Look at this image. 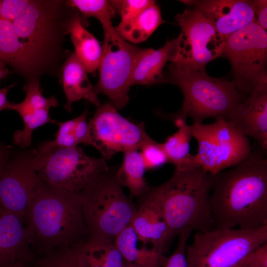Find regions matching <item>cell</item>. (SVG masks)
Here are the masks:
<instances>
[{
  "mask_svg": "<svg viewBox=\"0 0 267 267\" xmlns=\"http://www.w3.org/2000/svg\"><path fill=\"white\" fill-rule=\"evenodd\" d=\"M214 228L251 229L267 224V160L251 151L233 169L214 176Z\"/></svg>",
  "mask_w": 267,
  "mask_h": 267,
  "instance_id": "cell-1",
  "label": "cell"
},
{
  "mask_svg": "<svg viewBox=\"0 0 267 267\" xmlns=\"http://www.w3.org/2000/svg\"><path fill=\"white\" fill-rule=\"evenodd\" d=\"M82 195L41 179L28 205L24 223L34 257L71 247L88 238Z\"/></svg>",
  "mask_w": 267,
  "mask_h": 267,
  "instance_id": "cell-2",
  "label": "cell"
},
{
  "mask_svg": "<svg viewBox=\"0 0 267 267\" xmlns=\"http://www.w3.org/2000/svg\"><path fill=\"white\" fill-rule=\"evenodd\" d=\"M213 178L198 167L175 169L167 181L149 187L142 195L158 206L174 238L184 232L205 231L214 228L210 203Z\"/></svg>",
  "mask_w": 267,
  "mask_h": 267,
  "instance_id": "cell-3",
  "label": "cell"
},
{
  "mask_svg": "<svg viewBox=\"0 0 267 267\" xmlns=\"http://www.w3.org/2000/svg\"><path fill=\"white\" fill-rule=\"evenodd\" d=\"M164 75L165 83L177 86L183 96L179 111L165 114L172 120L190 117L193 124H198L214 118L230 122L245 99L233 81L213 78L205 70L188 69L171 62Z\"/></svg>",
  "mask_w": 267,
  "mask_h": 267,
  "instance_id": "cell-4",
  "label": "cell"
},
{
  "mask_svg": "<svg viewBox=\"0 0 267 267\" xmlns=\"http://www.w3.org/2000/svg\"><path fill=\"white\" fill-rule=\"evenodd\" d=\"M117 170L109 168L81 192L89 239L114 242L130 224L136 210L117 179Z\"/></svg>",
  "mask_w": 267,
  "mask_h": 267,
  "instance_id": "cell-5",
  "label": "cell"
},
{
  "mask_svg": "<svg viewBox=\"0 0 267 267\" xmlns=\"http://www.w3.org/2000/svg\"><path fill=\"white\" fill-rule=\"evenodd\" d=\"M267 242V224L251 229L216 228L196 231L187 244V267H233Z\"/></svg>",
  "mask_w": 267,
  "mask_h": 267,
  "instance_id": "cell-6",
  "label": "cell"
},
{
  "mask_svg": "<svg viewBox=\"0 0 267 267\" xmlns=\"http://www.w3.org/2000/svg\"><path fill=\"white\" fill-rule=\"evenodd\" d=\"M198 143L196 165L212 176L240 164L252 150L248 138L232 123L222 119L211 124L190 125Z\"/></svg>",
  "mask_w": 267,
  "mask_h": 267,
  "instance_id": "cell-7",
  "label": "cell"
},
{
  "mask_svg": "<svg viewBox=\"0 0 267 267\" xmlns=\"http://www.w3.org/2000/svg\"><path fill=\"white\" fill-rule=\"evenodd\" d=\"M33 166L42 180L74 192H82L109 169L104 158L88 156L77 146L55 148L44 154L36 152Z\"/></svg>",
  "mask_w": 267,
  "mask_h": 267,
  "instance_id": "cell-8",
  "label": "cell"
},
{
  "mask_svg": "<svg viewBox=\"0 0 267 267\" xmlns=\"http://www.w3.org/2000/svg\"><path fill=\"white\" fill-rule=\"evenodd\" d=\"M222 55L229 61L233 82L241 93L250 94L267 83V31L254 22L225 38Z\"/></svg>",
  "mask_w": 267,
  "mask_h": 267,
  "instance_id": "cell-9",
  "label": "cell"
},
{
  "mask_svg": "<svg viewBox=\"0 0 267 267\" xmlns=\"http://www.w3.org/2000/svg\"><path fill=\"white\" fill-rule=\"evenodd\" d=\"M102 28V54L98 68L99 78L94 88L97 94L106 95L117 110L121 109L129 101L133 68L141 48L123 39L112 24Z\"/></svg>",
  "mask_w": 267,
  "mask_h": 267,
  "instance_id": "cell-10",
  "label": "cell"
},
{
  "mask_svg": "<svg viewBox=\"0 0 267 267\" xmlns=\"http://www.w3.org/2000/svg\"><path fill=\"white\" fill-rule=\"evenodd\" d=\"M176 20L181 32L171 62L188 69L205 70L210 61L222 55L225 38L201 11L193 7L177 14Z\"/></svg>",
  "mask_w": 267,
  "mask_h": 267,
  "instance_id": "cell-11",
  "label": "cell"
},
{
  "mask_svg": "<svg viewBox=\"0 0 267 267\" xmlns=\"http://www.w3.org/2000/svg\"><path fill=\"white\" fill-rule=\"evenodd\" d=\"M89 124L91 145L105 160L120 152L140 149L152 139L143 123H135L124 118L110 102L97 106Z\"/></svg>",
  "mask_w": 267,
  "mask_h": 267,
  "instance_id": "cell-12",
  "label": "cell"
},
{
  "mask_svg": "<svg viewBox=\"0 0 267 267\" xmlns=\"http://www.w3.org/2000/svg\"><path fill=\"white\" fill-rule=\"evenodd\" d=\"M56 2L30 0L24 12L12 22L18 37L43 68L53 57L58 45Z\"/></svg>",
  "mask_w": 267,
  "mask_h": 267,
  "instance_id": "cell-13",
  "label": "cell"
},
{
  "mask_svg": "<svg viewBox=\"0 0 267 267\" xmlns=\"http://www.w3.org/2000/svg\"><path fill=\"white\" fill-rule=\"evenodd\" d=\"M36 152L35 148L18 151L0 166V207L23 221L41 180L33 166Z\"/></svg>",
  "mask_w": 267,
  "mask_h": 267,
  "instance_id": "cell-14",
  "label": "cell"
},
{
  "mask_svg": "<svg viewBox=\"0 0 267 267\" xmlns=\"http://www.w3.org/2000/svg\"><path fill=\"white\" fill-rule=\"evenodd\" d=\"M201 11L224 38L254 22L252 1L180 0Z\"/></svg>",
  "mask_w": 267,
  "mask_h": 267,
  "instance_id": "cell-15",
  "label": "cell"
},
{
  "mask_svg": "<svg viewBox=\"0 0 267 267\" xmlns=\"http://www.w3.org/2000/svg\"><path fill=\"white\" fill-rule=\"evenodd\" d=\"M138 205L130 225L142 245L150 244L152 249L164 254L174 238L162 211L151 199L144 195L138 197Z\"/></svg>",
  "mask_w": 267,
  "mask_h": 267,
  "instance_id": "cell-16",
  "label": "cell"
},
{
  "mask_svg": "<svg viewBox=\"0 0 267 267\" xmlns=\"http://www.w3.org/2000/svg\"><path fill=\"white\" fill-rule=\"evenodd\" d=\"M34 257L23 220L0 207V267H13L17 262L29 267Z\"/></svg>",
  "mask_w": 267,
  "mask_h": 267,
  "instance_id": "cell-17",
  "label": "cell"
},
{
  "mask_svg": "<svg viewBox=\"0 0 267 267\" xmlns=\"http://www.w3.org/2000/svg\"><path fill=\"white\" fill-rule=\"evenodd\" d=\"M229 122L267 150V83L259 85L244 100Z\"/></svg>",
  "mask_w": 267,
  "mask_h": 267,
  "instance_id": "cell-18",
  "label": "cell"
},
{
  "mask_svg": "<svg viewBox=\"0 0 267 267\" xmlns=\"http://www.w3.org/2000/svg\"><path fill=\"white\" fill-rule=\"evenodd\" d=\"M177 38L167 41L158 49L140 48L136 56L131 78V85L150 86L165 83L163 72L167 62L174 59Z\"/></svg>",
  "mask_w": 267,
  "mask_h": 267,
  "instance_id": "cell-19",
  "label": "cell"
},
{
  "mask_svg": "<svg viewBox=\"0 0 267 267\" xmlns=\"http://www.w3.org/2000/svg\"><path fill=\"white\" fill-rule=\"evenodd\" d=\"M0 61L29 80L37 79L36 75L43 69L20 40L12 23L2 19H0Z\"/></svg>",
  "mask_w": 267,
  "mask_h": 267,
  "instance_id": "cell-20",
  "label": "cell"
},
{
  "mask_svg": "<svg viewBox=\"0 0 267 267\" xmlns=\"http://www.w3.org/2000/svg\"><path fill=\"white\" fill-rule=\"evenodd\" d=\"M88 72L74 52L69 54L61 67V83L67 102L64 108L72 110V103L85 99L98 106L100 104L94 86L90 82Z\"/></svg>",
  "mask_w": 267,
  "mask_h": 267,
  "instance_id": "cell-21",
  "label": "cell"
},
{
  "mask_svg": "<svg viewBox=\"0 0 267 267\" xmlns=\"http://www.w3.org/2000/svg\"><path fill=\"white\" fill-rule=\"evenodd\" d=\"M65 34H69L75 53L88 73L98 69L102 54V45L84 26L80 13L76 9L67 19Z\"/></svg>",
  "mask_w": 267,
  "mask_h": 267,
  "instance_id": "cell-22",
  "label": "cell"
},
{
  "mask_svg": "<svg viewBox=\"0 0 267 267\" xmlns=\"http://www.w3.org/2000/svg\"><path fill=\"white\" fill-rule=\"evenodd\" d=\"M71 247L80 267H124L126 264L114 242L88 238Z\"/></svg>",
  "mask_w": 267,
  "mask_h": 267,
  "instance_id": "cell-23",
  "label": "cell"
},
{
  "mask_svg": "<svg viewBox=\"0 0 267 267\" xmlns=\"http://www.w3.org/2000/svg\"><path fill=\"white\" fill-rule=\"evenodd\" d=\"M138 242L130 224L116 236L114 242L126 264L137 267H162L164 254L143 245L139 247Z\"/></svg>",
  "mask_w": 267,
  "mask_h": 267,
  "instance_id": "cell-24",
  "label": "cell"
},
{
  "mask_svg": "<svg viewBox=\"0 0 267 267\" xmlns=\"http://www.w3.org/2000/svg\"><path fill=\"white\" fill-rule=\"evenodd\" d=\"M165 22L159 6L155 3L133 19L120 22L114 29L123 39L137 44L146 41Z\"/></svg>",
  "mask_w": 267,
  "mask_h": 267,
  "instance_id": "cell-25",
  "label": "cell"
},
{
  "mask_svg": "<svg viewBox=\"0 0 267 267\" xmlns=\"http://www.w3.org/2000/svg\"><path fill=\"white\" fill-rule=\"evenodd\" d=\"M173 121L178 130L161 143L168 163L174 165L176 169L197 168L194 155L190 152V143L192 137L190 125L187 124L186 120L181 119Z\"/></svg>",
  "mask_w": 267,
  "mask_h": 267,
  "instance_id": "cell-26",
  "label": "cell"
},
{
  "mask_svg": "<svg viewBox=\"0 0 267 267\" xmlns=\"http://www.w3.org/2000/svg\"><path fill=\"white\" fill-rule=\"evenodd\" d=\"M146 170L141 153L137 150L124 152L123 161L117 170L116 178L121 186L127 187L132 197H139L149 187L144 175Z\"/></svg>",
  "mask_w": 267,
  "mask_h": 267,
  "instance_id": "cell-27",
  "label": "cell"
},
{
  "mask_svg": "<svg viewBox=\"0 0 267 267\" xmlns=\"http://www.w3.org/2000/svg\"><path fill=\"white\" fill-rule=\"evenodd\" d=\"M67 2L79 12L85 27L86 19L91 17L98 19L102 27L112 24L111 20L116 12L109 0H71Z\"/></svg>",
  "mask_w": 267,
  "mask_h": 267,
  "instance_id": "cell-28",
  "label": "cell"
},
{
  "mask_svg": "<svg viewBox=\"0 0 267 267\" xmlns=\"http://www.w3.org/2000/svg\"><path fill=\"white\" fill-rule=\"evenodd\" d=\"M49 110H38L23 118V129L14 133L13 143L22 148H27L31 144L32 134L34 130L47 123L55 124L56 121L50 117Z\"/></svg>",
  "mask_w": 267,
  "mask_h": 267,
  "instance_id": "cell-29",
  "label": "cell"
},
{
  "mask_svg": "<svg viewBox=\"0 0 267 267\" xmlns=\"http://www.w3.org/2000/svg\"><path fill=\"white\" fill-rule=\"evenodd\" d=\"M77 122V117L65 122H57L58 130L55 138L50 141H45L40 144L37 150L39 154L46 153L55 148H72L77 146L74 135V129Z\"/></svg>",
  "mask_w": 267,
  "mask_h": 267,
  "instance_id": "cell-30",
  "label": "cell"
},
{
  "mask_svg": "<svg viewBox=\"0 0 267 267\" xmlns=\"http://www.w3.org/2000/svg\"><path fill=\"white\" fill-rule=\"evenodd\" d=\"M29 267H80L71 247L56 249L51 253L35 256Z\"/></svg>",
  "mask_w": 267,
  "mask_h": 267,
  "instance_id": "cell-31",
  "label": "cell"
},
{
  "mask_svg": "<svg viewBox=\"0 0 267 267\" xmlns=\"http://www.w3.org/2000/svg\"><path fill=\"white\" fill-rule=\"evenodd\" d=\"M26 96L24 102L34 109L49 110L58 105L57 99L53 97L46 98L41 92L39 81L37 79L28 81L25 86Z\"/></svg>",
  "mask_w": 267,
  "mask_h": 267,
  "instance_id": "cell-32",
  "label": "cell"
},
{
  "mask_svg": "<svg viewBox=\"0 0 267 267\" xmlns=\"http://www.w3.org/2000/svg\"><path fill=\"white\" fill-rule=\"evenodd\" d=\"M120 17V22L129 21L145 8L155 3L152 0H109Z\"/></svg>",
  "mask_w": 267,
  "mask_h": 267,
  "instance_id": "cell-33",
  "label": "cell"
},
{
  "mask_svg": "<svg viewBox=\"0 0 267 267\" xmlns=\"http://www.w3.org/2000/svg\"><path fill=\"white\" fill-rule=\"evenodd\" d=\"M140 149L146 170L157 169L168 163L161 143L153 139L145 143Z\"/></svg>",
  "mask_w": 267,
  "mask_h": 267,
  "instance_id": "cell-34",
  "label": "cell"
},
{
  "mask_svg": "<svg viewBox=\"0 0 267 267\" xmlns=\"http://www.w3.org/2000/svg\"><path fill=\"white\" fill-rule=\"evenodd\" d=\"M190 234V233L184 232L178 236V243L175 251L169 257L164 256L162 267H187L185 251Z\"/></svg>",
  "mask_w": 267,
  "mask_h": 267,
  "instance_id": "cell-35",
  "label": "cell"
},
{
  "mask_svg": "<svg viewBox=\"0 0 267 267\" xmlns=\"http://www.w3.org/2000/svg\"><path fill=\"white\" fill-rule=\"evenodd\" d=\"M29 2V0H1L0 19L12 23L24 12Z\"/></svg>",
  "mask_w": 267,
  "mask_h": 267,
  "instance_id": "cell-36",
  "label": "cell"
},
{
  "mask_svg": "<svg viewBox=\"0 0 267 267\" xmlns=\"http://www.w3.org/2000/svg\"><path fill=\"white\" fill-rule=\"evenodd\" d=\"M233 267H267V242L247 254Z\"/></svg>",
  "mask_w": 267,
  "mask_h": 267,
  "instance_id": "cell-37",
  "label": "cell"
},
{
  "mask_svg": "<svg viewBox=\"0 0 267 267\" xmlns=\"http://www.w3.org/2000/svg\"><path fill=\"white\" fill-rule=\"evenodd\" d=\"M88 109L86 108L83 112L77 117V122L74 129V135L78 144L83 143L91 145L90 132L87 121Z\"/></svg>",
  "mask_w": 267,
  "mask_h": 267,
  "instance_id": "cell-38",
  "label": "cell"
},
{
  "mask_svg": "<svg viewBox=\"0 0 267 267\" xmlns=\"http://www.w3.org/2000/svg\"><path fill=\"white\" fill-rule=\"evenodd\" d=\"M252 1L254 15V22L267 31V1L266 0Z\"/></svg>",
  "mask_w": 267,
  "mask_h": 267,
  "instance_id": "cell-39",
  "label": "cell"
},
{
  "mask_svg": "<svg viewBox=\"0 0 267 267\" xmlns=\"http://www.w3.org/2000/svg\"><path fill=\"white\" fill-rule=\"evenodd\" d=\"M14 86V85L12 84L0 89V111L5 109L9 110L12 102L7 100V94L9 89Z\"/></svg>",
  "mask_w": 267,
  "mask_h": 267,
  "instance_id": "cell-40",
  "label": "cell"
},
{
  "mask_svg": "<svg viewBox=\"0 0 267 267\" xmlns=\"http://www.w3.org/2000/svg\"><path fill=\"white\" fill-rule=\"evenodd\" d=\"M11 156V149L0 143V166L6 162Z\"/></svg>",
  "mask_w": 267,
  "mask_h": 267,
  "instance_id": "cell-41",
  "label": "cell"
},
{
  "mask_svg": "<svg viewBox=\"0 0 267 267\" xmlns=\"http://www.w3.org/2000/svg\"><path fill=\"white\" fill-rule=\"evenodd\" d=\"M6 65L4 62L0 61V80L6 77L10 73Z\"/></svg>",
  "mask_w": 267,
  "mask_h": 267,
  "instance_id": "cell-42",
  "label": "cell"
},
{
  "mask_svg": "<svg viewBox=\"0 0 267 267\" xmlns=\"http://www.w3.org/2000/svg\"><path fill=\"white\" fill-rule=\"evenodd\" d=\"M13 267H29L21 262H17V263L15 264V265Z\"/></svg>",
  "mask_w": 267,
  "mask_h": 267,
  "instance_id": "cell-43",
  "label": "cell"
},
{
  "mask_svg": "<svg viewBox=\"0 0 267 267\" xmlns=\"http://www.w3.org/2000/svg\"><path fill=\"white\" fill-rule=\"evenodd\" d=\"M124 267H137L126 264Z\"/></svg>",
  "mask_w": 267,
  "mask_h": 267,
  "instance_id": "cell-44",
  "label": "cell"
},
{
  "mask_svg": "<svg viewBox=\"0 0 267 267\" xmlns=\"http://www.w3.org/2000/svg\"></svg>",
  "mask_w": 267,
  "mask_h": 267,
  "instance_id": "cell-45",
  "label": "cell"
}]
</instances>
